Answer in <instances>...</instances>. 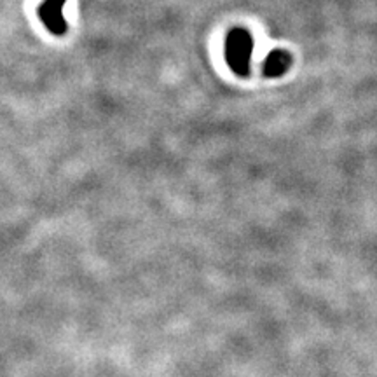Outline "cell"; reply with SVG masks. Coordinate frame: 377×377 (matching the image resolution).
I'll list each match as a JSON object with an SVG mask.
<instances>
[{
  "label": "cell",
  "mask_w": 377,
  "mask_h": 377,
  "mask_svg": "<svg viewBox=\"0 0 377 377\" xmlns=\"http://www.w3.org/2000/svg\"><path fill=\"white\" fill-rule=\"evenodd\" d=\"M65 2L67 0H42L39 6L40 21L54 35H63L67 32V21L63 18Z\"/></svg>",
  "instance_id": "cell-2"
},
{
  "label": "cell",
  "mask_w": 377,
  "mask_h": 377,
  "mask_svg": "<svg viewBox=\"0 0 377 377\" xmlns=\"http://www.w3.org/2000/svg\"><path fill=\"white\" fill-rule=\"evenodd\" d=\"M254 37L245 28H234L225 39V60L234 74L245 77L250 72Z\"/></svg>",
  "instance_id": "cell-1"
},
{
  "label": "cell",
  "mask_w": 377,
  "mask_h": 377,
  "mask_svg": "<svg viewBox=\"0 0 377 377\" xmlns=\"http://www.w3.org/2000/svg\"><path fill=\"white\" fill-rule=\"evenodd\" d=\"M292 65V56L287 51H271L269 56L266 58L264 65H262V72L266 77H280L290 68Z\"/></svg>",
  "instance_id": "cell-3"
}]
</instances>
